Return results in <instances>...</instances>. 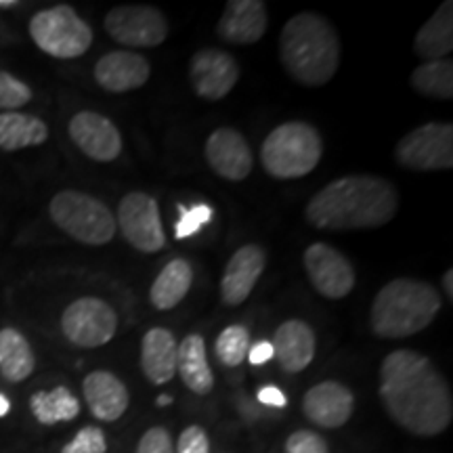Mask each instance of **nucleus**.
I'll return each instance as SVG.
<instances>
[{
    "label": "nucleus",
    "mask_w": 453,
    "mask_h": 453,
    "mask_svg": "<svg viewBox=\"0 0 453 453\" xmlns=\"http://www.w3.org/2000/svg\"><path fill=\"white\" fill-rule=\"evenodd\" d=\"M288 453H330L326 439L313 430H296L286 441Z\"/></svg>",
    "instance_id": "34"
},
{
    "label": "nucleus",
    "mask_w": 453,
    "mask_h": 453,
    "mask_svg": "<svg viewBox=\"0 0 453 453\" xmlns=\"http://www.w3.org/2000/svg\"><path fill=\"white\" fill-rule=\"evenodd\" d=\"M395 160L416 173L453 168V127L449 122H428L413 128L396 143Z\"/></svg>",
    "instance_id": "8"
},
{
    "label": "nucleus",
    "mask_w": 453,
    "mask_h": 453,
    "mask_svg": "<svg viewBox=\"0 0 453 453\" xmlns=\"http://www.w3.org/2000/svg\"><path fill=\"white\" fill-rule=\"evenodd\" d=\"M116 226L122 231L124 240L139 252L156 254L166 243L160 206L156 197L143 191H130L122 197L116 214Z\"/></svg>",
    "instance_id": "11"
},
{
    "label": "nucleus",
    "mask_w": 453,
    "mask_h": 453,
    "mask_svg": "<svg viewBox=\"0 0 453 453\" xmlns=\"http://www.w3.org/2000/svg\"><path fill=\"white\" fill-rule=\"evenodd\" d=\"M443 288H445V294H447V300H453V271L447 269L445 275H443Z\"/></svg>",
    "instance_id": "39"
},
{
    "label": "nucleus",
    "mask_w": 453,
    "mask_h": 453,
    "mask_svg": "<svg viewBox=\"0 0 453 453\" xmlns=\"http://www.w3.org/2000/svg\"><path fill=\"white\" fill-rule=\"evenodd\" d=\"M411 88L420 93L422 97L430 99H451L453 97V61L437 59L424 61L411 72Z\"/></svg>",
    "instance_id": "29"
},
{
    "label": "nucleus",
    "mask_w": 453,
    "mask_h": 453,
    "mask_svg": "<svg viewBox=\"0 0 453 453\" xmlns=\"http://www.w3.org/2000/svg\"><path fill=\"white\" fill-rule=\"evenodd\" d=\"M177 372L191 393L211 395L214 388V373L208 364L206 342L200 334H187L177 344Z\"/></svg>",
    "instance_id": "23"
},
{
    "label": "nucleus",
    "mask_w": 453,
    "mask_h": 453,
    "mask_svg": "<svg viewBox=\"0 0 453 453\" xmlns=\"http://www.w3.org/2000/svg\"><path fill=\"white\" fill-rule=\"evenodd\" d=\"M303 411L315 426L340 428L353 416L355 395L336 380L319 382L304 395Z\"/></svg>",
    "instance_id": "17"
},
{
    "label": "nucleus",
    "mask_w": 453,
    "mask_h": 453,
    "mask_svg": "<svg viewBox=\"0 0 453 453\" xmlns=\"http://www.w3.org/2000/svg\"><path fill=\"white\" fill-rule=\"evenodd\" d=\"M30 410L38 422L44 426H53L59 422L76 420L81 413V401L70 388L57 387L53 390H38L32 395Z\"/></svg>",
    "instance_id": "28"
},
{
    "label": "nucleus",
    "mask_w": 453,
    "mask_h": 453,
    "mask_svg": "<svg viewBox=\"0 0 453 453\" xmlns=\"http://www.w3.org/2000/svg\"><path fill=\"white\" fill-rule=\"evenodd\" d=\"M49 214L64 234L87 246H105L118 231L110 208L84 191L65 189L55 194L49 203Z\"/></svg>",
    "instance_id": "6"
},
{
    "label": "nucleus",
    "mask_w": 453,
    "mask_h": 453,
    "mask_svg": "<svg viewBox=\"0 0 453 453\" xmlns=\"http://www.w3.org/2000/svg\"><path fill=\"white\" fill-rule=\"evenodd\" d=\"M105 32L118 44L133 49H154L166 41L168 19L150 4H120L104 19Z\"/></svg>",
    "instance_id": "10"
},
{
    "label": "nucleus",
    "mask_w": 453,
    "mask_h": 453,
    "mask_svg": "<svg viewBox=\"0 0 453 453\" xmlns=\"http://www.w3.org/2000/svg\"><path fill=\"white\" fill-rule=\"evenodd\" d=\"M240 81V64L220 49H202L189 61V84L197 97L206 101L225 99Z\"/></svg>",
    "instance_id": "13"
},
{
    "label": "nucleus",
    "mask_w": 453,
    "mask_h": 453,
    "mask_svg": "<svg viewBox=\"0 0 453 453\" xmlns=\"http://www.w3.org/2000/svg\"><path fill=\"white\" fill-rule=\"evenodd\" d=\"M250 332L243 326H229L219 334L214 353L219 361L226 367H237L246 359L248 349H250Z\"/></svg>",
    "instance_id": "30"
},
{
    "label": "nucleus",
    "mask_w": 453,
    "mask_h": 453,
    "mask_svg": "<svg viewBox=\"0 0 453 453\" xmlns=\"http://www.w3.org/2000/svg\"><path fill=\"white\" fill-rule=\"evenodd\" d=\"M267 265V254L257 243H246L226 260L220 277V298L229 307H240L248 300Z\"/></svg>",
    "instance_id": "16"
},
{
    "label": "nucleus",
    "mask_w": 453,
    "mask_h": 453,
    "mask_svg": "<svg viewBox=\"0 0 453 453\" xmlns=\"http://www.w3.org/2000/svg\"><path fill=\"white\" fill-rule=\"evenodd\" d=\"M257 396H258L260 403L269 405V407H283V405L288 403L286 395H283L281 390L277 388V387H265V388H260Z\"/></svg>",
    "instance_id": "38"
},
{
    "label": "nucleus",
    "mask_w": 453,
    "mask_h": 453,
    "mask_svg": "<svg viewBox=\"0 0 453 453\" xmlns=\"http://www.w3.org/2000/svg\"><path fill=\"white\" fill-rule=\"evenodd\" d=\"M17 7V0H0V9H11Z\"/></svg>",
    "instance_id": "42"
},
{
    "label": "nucleus",
    "mask_w": 453,
    "mask_h": 453,
    "mask_svg": "<svg viewBox=\"0 0 453 453\" xmlns=\"http://www.w3.org/2000/svg\"><path fill=\"white\" fill-rule=\"evenodd\" d=\"M70 139L95 162H113L122 154V134L110 118L97 111H78L67 127Z\"/></svg>",
    "instance_id": "15"
},
{
    "label": "nucleus",
    "mask_w": 453,
    "mask_h": 453,
    "mask_svg": "<svg viewBox=\"0 0 453 453\" xmlns=\"http://www.w3.org/2000/svg\"><path fill=\"white\" fill-rule=\"evenodd\" d=\"M399 211L395 185L373 174H349L327 183L307 203L309 225L324 231H361L388 225Z\"/></svg>",
    "instance_id": "2"
},
{
    "label": "nucleus",
    "mask_w": 453,
    "mask_h": 453,
    "mask_svg": "<svg viewBox=\"0 0 453 453\" xmlns=\"http://www.w3.org/2000/svg\"><path fill=\"white\" fill-rule=\"evenodd\" d=\"M49 139V127L41 118L21 111L0 113V150L19 151L38 147Z\"/></svg>",
    "instance_id": "26"
},
{
    "label": "nucleus",
    "mask_w": 453,
    "mask_h": 453,
    "mask_svg": "<svg viewBox=\"0 0 453 453\" xmlns=\"http://www.w3.org/2000/svg\"><path fill=\"white\" fill-rule=\"evenodd\" d=\"M137 453H174L173 437L166 428L154 426L141 437L137 445Z\"/></svg>",
    "instance_id": "35"
},
{
    "label": "nucleus",
    "mask_w": 453,
    "mask_h": 453,
    "mask_svg": "<svg viewBox=\"0 0 453 453\" xmlns=\"http://www.w3.org/2000/svg\"><path fill=\"white\" fill-rule=\"evenodd\" d=\"M141 370L156 387L177 373V338L166 327H151L141 340Z\"/></svg>",
    "instance_id": "22"
},
{
    "label": "nucleus",
    "mask_w": 453,
    "mask_h": 453,
    "mask_svg": "<svg viewBox=\"0 0 453 453\" xmlns=\"http://www.w3.org/2000/svg\"><path fill=\"white\" fill-rule=\"evenodd\" d=\"M107 439L105 433L97 426H84L78 434L67 443L61 453H105Z\"/></svg>",
    "instance_id": "33"
},
{
    "label": "nucleus",
    "mask_w": 453,
    "mask_h": 453,
    "mask_svg": "<svg viewBox=\"0 0 453 453\" xmlns=\"http://www.w3.org/2000/svg\"><path fill=\"white\" fill-rule=\"evenodd\" d=\"M27 30L34 44L55 59H76L93 44V30L70 4L38 11Z\"/></svg>",
    "instance_id": "7"
},
{
    "label": "nucleus",
    "mask_w": 453,
    "mask_h": 453,
    "mask_svg": "<svg viewBox=\"0 0 453 453\" xmlns=\"http://www.w3.org/2000/svg\"><path fill=\"white\" fill-rule=\"evenodd\" d=\"M170 403H173V396H170V395H160V396H157V399H156V405H157V407H166V405H170Z\"/></svg>",
    "instance_id": "41"
},
{
    "label": "nucleus",
    "mask_w": 453,
    "mask_h": 453,
    "mask_svg": "<svg viewBox=\"0 0 453 453\" xmlns=\"http://www.w3.org/2000/svg\"><path fill=\"white\" fill-rule=\"evenodd\" d=\"M179 211H180V219L179 223L174 225V235H177V240H187V237L196 235L197 231H200L206 223H211L214 217V211L211 206H206V203L189 208V211L180 206Z\"/></svg>",
    "instance_id": "32"
},
{
    "label": "nucleus",
    "mask_w": 453,
    "mask_h": 453,
    "mask_svg": "<svg viewBox=\"0 0 453 453\" xmlns=\"http://www.w3.org/2000/svg\"><path fill=\"white\" fill-rule=\"evenodd\" d=\"M36 367V357L27 338L15 327L0 330V376L9 382H24Z\"/></svg>",
    "instance_id": "27"
},
{
    "label": "nucleus",
    "mask_w": 453,
    "mask_h": 453,
    "mask_svg": "<svg viewBox=\"0 0 453 453\" xmlns=\"http://www.w3.org/2000/svg\"><path fill=\"white\" fill-rule=\"evenodd\" d=\"M380 399L388 416L416 437L443 434L453 420V396L428 357L399 349L380 365Z\"/></svg>",
    "instance_id": "1"
},
{
    "label": "nucleus",
    "mask_w": 453,
    "mask_h": 453,
    "mask_svg": "<svg viewBox=\"0 0 453 453\" xmlns=\"http://www.w3.org/2000/svg\"><path fill=\"white\" fill-rule=\"evenodd\" d=\"M269 26L267 4L263 0H229L217 24V34L231 44H254Z\"/></svg>",
    "instance_id": "19"
},
{
    "label": "nucleus",
    "mask_w": 453,
    "mask_h": 453,
    "mask_svg": "<svg viewBox=\"0 0 453 453\" xmlns=\"http://www.w3.org/2000/svg\"><path fill=\"white\" fill-rule=\"evenodd\" d=\"M280 59L292 81L326 87L340 67V38L326 17L298 13L283 26Z\"/></svg>",
    "instance_id": "3"
},
{
    "label": "nucleus",
    "mask_w": 453,
    "mask_h": 453,
    "mask_svg": "<svg viewBox=\"0 0 453 453\" xmlns=\"http://www.w3.org/2000/svg\"><path fill=\"white\" fill-rule=\"evenodd\" d=\"M177 453H211V441L202 426H187L180 433Z\"/></svg>",
    "instance_id": "36"
},
{
    "label": "nucleus",
    "mask_w": 453,
    "mask_h": 453,
    "mask_svg": "<svg viewBox=\"0 0 453 453\" xmlns=\"http://www.w3.org/2000/svg\"><path fill=\"white\" fill-rule=\"evenodd\" d=\"M443 300L433 283L411 277L388 281L376 294L370 311L372 332L387 340L410 338L433 324Z\"/></svg>",
    "instance_id": "4"
},
{
    "label": "nucleus",
    "mask_w": 453,
    "mask_h": 453,
    "mask_svg": "<svg viewBox=\"0 0 453 453\" xmlns=\"http://www.w3.org/2000/svg\"><path fill=\"white\" fill-rule=\"evenodd\" d=\"M82 393L90 413L101 422H116L127 413L130 395L116 373L90 372L82 382Z\"/></svg>",
    "instance_id": "21"
},
{
    "label": "nucleus",
    "mask_w": 453,
    "mask_h": 453,
    "mask_svg": "<svg viewBox=\"0 0 453 453\" xmlns=\"http://www.w3.org/2000/svg\"><path fill=\"white\" fill-rule=\"evenodd\" d=\"M32 101V88L13 73L0 72V110H19Z\"/></svg>",
    "instance_id": "31"
},
{
    "label": "nucleus",
    "mask_w": 453,
    "mask_h": 453,
    "mask_svg": "<svg viewBox=\"0 0 453 453\" xmlns=\"http://www.w3.org/2000/svg\"><path fill=\"white\" fill-rule=\"evenodd\" d=\"M246 357L252 365H265L267 361L273 359V344L269 340H258V342L250 344Z\"/></svg>",
    "instance_id": "37"
},
{
    "label": "nucleus",
    "mask_w": 453,
    "mask_h": 453,
    "mask_svg": "<svg viewBox=\"0 0 453 453\" xmlns=\"http://www.w3.org/2000/svg\"><path fill=\"white\" fill-rule=\"evenodd\" d=\"M203 154H206V162L212 168V173L219 174L220 179L231 180V183L246 180L254 168L250 145L240 130L231 127H220L211 133V137L206 139Z\"/></svg>",
    "instance_id": "14"
},
{
    "label": "nucleus",
    "mask_w": 453,
    "mask_h": 453,
    "mask_svg": "<svg viewBox=\"0 0 453 453\" xmlns=\"http://www.w3.org/2000/svg\"><path fill=\"white\" fill-rule=\"evenodd\" d=\"M324 157V139L309 122H283L260 145V164L269 177L290 180L307 177Z\"/></svg>",
    "instance_id": "5"
},
{
    "label": "nucleus",
    "mask_w": 453,
    "mask_h": 453,
    "mask_svg": "<svg viewBox=\"0 0 453 453\" xmlns=\"http://www.w3.org/2000/svg\"><path fill=\"white\" fill-rule=\"evenodd\" d=\"M413 50L426 61L445 59L453 50V3L445 0L416 34Z\"/></svg>",
    "instance_id": "24"
},
{
    "label": "nucleus",
    "mask_w": 453,
    "mask_h": 453,
    "mask_svg": "<svg viewBox=\"0 0 453 453\" xmlns=\"http://www.w3.org/2000/svg\"><path fill=\"white\" fill-rule=\"evenodd\" d=\"M304 271L317 294L327 300H342L355 290L357 275L342 252L326 242H315L304 250Z\"/></svg>",
    "instance_id": "12"
},
{
    "label": "nucleus",
    "mask_w": 453,
    "mask_h": 453,
    "mask_svg": "<svg viewBox=\"0 0 453 453\" xmlns=\"http://www.w3.org/2000/svg\"><path fill=\"white\" fill-rule=\"evenodd\" d=\"M273 357L286 373H300L315 359V332L307 321L288 319L275 330Z\"/></svg>",
    "instance_id": "20"
},
{
    "label": "nucleus",
    "mask_w": 453,
    "mask_h": 453,
    "mask_svg": "<svg viewBox=\"0 0 453 453\" xmlns=\"http://www.w3.org/2000/svg\"><path fill=\"white\" fill-rule=\"evenodd\" d=\"M93 76L107 93H130L145 87L151 76V65L134 50H110L97 61Z\"/></svg>",
    "instance_id": "18"
},
{
    "label": "nucleus",
    "mask_w": 453,
    "mask_h": 453,
    "mask_svg": "<svg viewBox=\"0 0 453 453\" xmlns=\"http://www.w3.org/2000/svg\"><path fill=\"white\" fill-rule=\"evenodd\" d=\"M118 315L110 303L97 296L73 300L61 315V332L73 347L99 349L116 336Z\"/></svg>",
    "instance_id": "9"
},
{
    "label": "nucleus",
    "mask_w": 453,
    "mask_h": 453,
    "mask_svg": "<svg viewBox=\"0 0 453 453\" xmlns=\"http://www.w3.org/2000/svg\"><path fill=\"white\" fill-rule=\"evenodd\" d=\"M11 411V401L4 395H0V418H4Z\"/></svg>",
    "instance_id": "40"
},
{
    "label": "nucleus",
    "mask_w": 453,
    "mask_h": 453,
    "mask_svg": "<svg viewBox=\"0 0 453 453\" xmlns=\"http://www.w3.org/2000/svg\"><path fill=\"white\" fill-rule=\"evenodd\" d=\"M194 283V269L189 260L173 258L168 260L157 277L151 283L150 300L157 311H170L183 303Z\"/></svg>",
    "instance_id": "25"
}]
</instances>
